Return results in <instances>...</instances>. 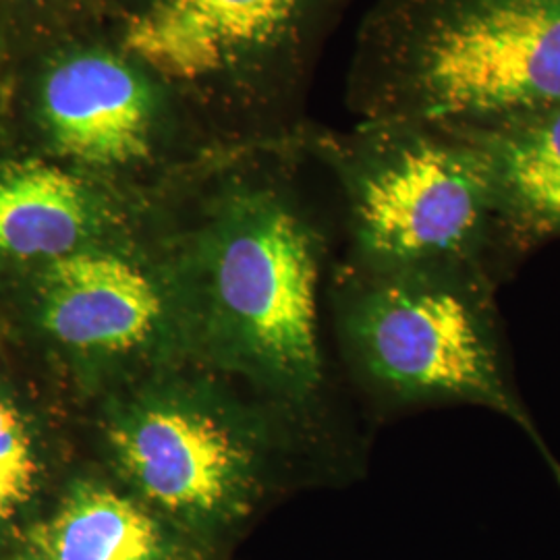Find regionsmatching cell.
<instances>
[{"mask_svg": "<svg viewBox=\"0 0 560 560\" xmlns=\"http://www.w3.org/2000/svg\"><path fill=\"white\" fill-rule=\"evenodd\" d=\"M38 467L36 463L0 455V521L9 520L32 494Z\"/></svg>", "mask_w": 560, "mask_h": 560, "instance_id": "12", "label": "cell"}, {"mask_svg": "<svg viewBox=\"0 0 560 560\" xmlns=\"http://www.w3.org/2000/svg\"><path fill=\"white\" fill-rule=\"evenodd\" d=\"M442 129L478 164L515 268L560 240V102L486 125Z\"/></svg>", "mask_w": 560, "mask_h": 560, "instance_id": "7", "label": "cell"}, {"mask_svg": "<svg viewBox=\"0 0 560 560\" xmlns=\"http://www.w3.org/2000/svg\"><path fill=\"white\" fill-rule=\"evenodd\" d=\"M363 268L342 295V335L358 374L382 402L494 411L529 441L560 488V459L515 376L501 287L469 272Z\"/></svg>", "mask_w": 560, "mask_h": 560, "instance_id": "1", "label": "cell"}, {"mask_svg": "<svg viewBox=\"0 0 560 560\" xmlns=\"http://www.w3.org/2000/svg\"><path fill=\"white\" fill-rule=\"evenodd\" d=\"M42 560H164L161 527L136 502L101 486L75 488L59 511L36 527Z\"/></svg>", "mask_w": 560, "mask_h": 560, "instance_id": "11", "label": "cell"}, {"mask_svg": "<svg viewBox=\"0 0 560 560\" xmlns=\"http://www.w3.org/2000/svg\"><path fill=\"white\" fill-rule=\"evenodd\" d=\"M378 120L469 127L560 102V0H395L368 48Z\"/></svg>", "mask_w": 560, "mask_h": 560, "instance_id": "2", "label": "cell"}, {"mask_svg": "<svg viewBox=\"0 0 560 560\" xmlns=\"http://www.w3.org/2000/svg\"><path fill=\"white\" fill-rule=\"evenodd\" d=\"M162 316L156 287L133 264L75 252L50 261L42 318L62 345L90 353H122L150 339Z\"/></svg>", "mask_w": 560, "mask_h": 560, "instance_id": "8", "label": "cell"}, {"mask_svg": "<svg viewBox=\"0 0 560 560\" xmlns=\"http://www.w3.org/2000/svg\"><path fill=\"white\" fill-rule=\"evenodd\" d=\"M94 219L80 180L46 164L0 175V254L55 261L78 252Z\"/></svg>", "mask_w": 560, "mask_h": 560, "instance_id": "10", "label": "cell"}, {"mask_svg": "<svg viewBox=\"0 0 560 560\" xmlns=\"http://www.w3.org/2000/svg\"><path fill=\"white\" fill-rule=\"evenodd\" d=\"M330 0H152L127 48L175 80H200L280 44H300Z\"/></svg>", "mask_w": 560, "mask_h": 560, "instance_id": "6", "label": "cell"}, {"mask_svg": "<svg viewBox=\"0 0 560 560\" xmlns=\"http://www.w3.org/2000/svg\"><path fill=\"white\" fill-rule=\"evenodd\" d=\"M127 476L145 499L179 515H214L237 499L247 455L210 413L179 402L143 405L113 430Z\"/></svg>", "mask_w": 560, "mask_h": 560, "instance_id": "5", "label": "cell"}, {"mask_svg": "<svg viewBox=\"0 0 560 560\" xmlns=\"http://www.w3.org/2000/svg\"><path fill=\"white\" fill-rule=\"evenodd\" d=\"M212 280L217 314L241 355L284 395L312 399L324 382L314 231L295 212L266 206L224 237Z\"/></svg>", "mask_w": 560, "mask_h": 560, "instance_id": "4", "label": "cell"}, {"mask_svg": "<svg viewBox=\"0 0 560 560\" xmlns=\"http://www.w3.org/2000/svg\"><path fill=\"white\" fill-rule=\"evenodd\" d=\"M44 113L60 150L78 161L115 166L148 150V92L115 57L80 55L60 62L44 85Z\"/></svg>", "mask_w": 560, "mask_h": 560, "instance_id": "9", "label": "cell"}, {"mask_svg": "<svg viewBox=\"0 0 560 560\" xmlns=\"http://www.w3.org/2000/svg\"><path fill=\"white\" fill-rule=\"evenodd\" d=\"M347 164L363 266L469 272L499 287L513 277L488 185L451 131L378 120Z\"/></svg>", "mask_w": 560, "mask_h": 560, "instance_id": "3", "label": "cell"}]
</instances>
